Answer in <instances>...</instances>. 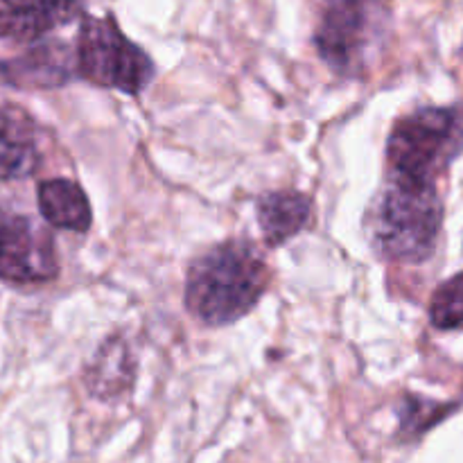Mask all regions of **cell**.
<instances>
[{
    "label": "cell",
    "mask_w": 463,
    "mask_h": 463,
    "mask_svg": "<svg viewBox=\"0 0 463 463\" xmlns=\"http://www.w3.org/2000/svg\"><path fill=\"white\" fill-rule=\"evenodd\" d=\"M77 72V59L66 43L48 41L21 57L0 61V80L14 89H59Z\"/></svg>",
    "instance_id": "obj_8"
},
{
    "label": "cell",
    "mask_w": 463,
    "mask_h": 463,
    "mask_svg": "<svg viewBox=\"0 0 463 463\" xmlns=\"http://www.w3.org/2000/svg\"><path fill=\"white\" fill-rule=\"evenodd\" d=\"M463 152V107H420L393 125L387 175L437 184Z\"/></svg>",
    "instance_id": "obj_3"
},
{
    "label": "cell",
    "mask_w": 463,
    "mask_h": 463,
    "mask_svg": "<svg viewBox=\"0 0 463 463\" xmlns=\"http://www.w3.org/2000/svg\"><path fill=\"white\" fill-rule=\"evenodd\" d=\"M41 158L34 120L16 107H0V181L27 179Z\"/></svg>",
    "instance_id": "obj_9"
},
{
    "label": "cell",
    "mask_w": 463,
    "mask_h": 463,
    "mask_svg": "<svg viewBox=\"0 0 463 463\" xmlns=\"http://www.w3.org/2000/svg\"><path fill=\"white\" fill-rule=\"evenodd\" d=\"M86 387L99 401L125 396L136 380V357L122 337H111L98 348L93 362L86 366Z\"/></svg>",
    "instance_id": "obj_11"
},
{
    "label": "cell",
    "mask_w": 463,
    "mask_h": 463,
    "mask_svg": "<svg viewBox=\"0 0 463 463\" xmlns=\"http://www.w3.org/2000/svg\"><path fill=\"white\" fill-rule=\"evenodd\" d=\"M77 75L102 89L127 95L143 93L156 75L154 61L140 45L127 39L113 16L84 14L75 45Z\"/></svg>",
    "instance_id": "obj_5"
},
{
    "label": "cell",
    "mask_w": 463,
    "mask_h": 463,
    "mask_svg": "<svg viewBox=\"0 0 463 463\" xmlns=\"http://www.w3.org/2000/svg\"><path fill=\"white\" fill-rule=\"evenodd\" d=\"M366 235L380 258L423 262L437 251L443 202L437 184L387 175L366 211Z\"/></svg>",
    "instance_id": "obj_2"
},
{
    "label": "cell",
    "mask_w": 463,
    "mask_h": 463,
    "mask_svg": "<svg viewBox=\"0 0 463 463\" xmlns=\"http://www.w3.org/2000/svg\"><path fill=\"white\" fill-rule=\"evenodd\" d=\"M430 324L443 333L463 330V271L434 289L430 301Z\"/></svg>",
    "instance_id": "obj_13"
},
{
    "label": "cell",
    "mask_w": 463,
    "mask_h": 463,
    "mask_svg": "<svg viewBox=\"0 0 463 463\" xmlns=\"http://www.w3.org/2000/svg\"><path fill=\"white\" fill-rule=\"evenodd\" d=\"M455 407L450 402H437L423 396H405L401 405V432L407 439L420 437L450 416Z\"/></svg>",
    "instance_id": "obj_14"
},
{
    "label": "cell",
    "mask_w": 463,
    "mask_h": 463,
    "mask_svg": "<svg viewBox=\"0 0 463 463\" xmlns=\"http://www.w3.org/2000/svg\"><path fill=\"white\" fill-rule=\"evenodd\" d=\"M84 16V0H0V39L39 41Z\"/></svg>",
    "instance_id": "obj_7"
},
{
    "label": "cell",
    "mask_w": 463,
    "mask_h": 463,
    "mask_svg": "<svg viewBox=\"0 0 463 463\" xmlns=\"http://www.w3.org/2000/svg\"><path fill=\"white\" fill-rule=\"evenodd\" d=\"M256 213L265 242L280 247L310 226L312 199L298 190H276L258 199Z\"/></svg>",
    "instance_id": "obj_10"
},
{
    "label": "cell",
    "mask_w": 463,
    "mask_h": 463,
    "mask_svg": "<svg viewBox=\"0 0 463 463\" xmlns=\"http://www.w3.org/2000/svg\"><path fill=\"white\" fill-rule=\"evenodd\" d=\"M269 288V269L247 240H226L193 260L185 307L206 326H229L256 307Z\"/></svg>",
    "instance_id": "obj_1"
},
{
    "label": "cell",
    "mask_w": 463,
    "mask_h": 463,
    "mask_svg": "<svg viewBox=\"0 0 463 463\" xmlns=\"http://www.w3.org/2000/svg\"><path fill=\"white\" fill-rule=\"evenodd\" d=\"M39 213L50 226L72 233H86L93 224V211L84 190L71 179L41 181L36 188Z\"/></svg>",
    "instance_id": "obj_12"
},
{
    "label": "cell",
    "mask_w": 463,
    "mask_h": 463,
    "mask_svg": "<svg viewBox=\"0 0 463 463\" xmlns=\"http://www.w3.org/2000/svg\"><path fill=\"white\" fill-rule=\"evenodd\" d=\"M54 240L30 217L0 208V280L48 283L57 276Z\"/></svg>",
    "instance_id": "obj_6"
},
{
    "label": "cell",
    "mask_w": 463,
    "mask_h": 463,
    "mask_svg": "<svg viewBox=\"0 0 463 463\" xmlns=\"http://www.w3.org/2000/svg\"><path fill=\"white\" fill-rule=\"evenodd\" d=\"M392 25L387 0H324L315 45L326 66L342 77H360Z\"/></svg>",
    "instance_id": "obj_4"
}]
</instances>
